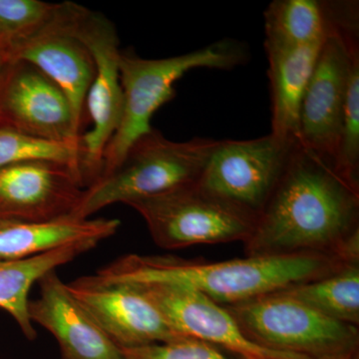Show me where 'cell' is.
Instances as JSON below:
<instances>
[{
	"mask_svg": "<svg viewBox=\"0 0 359 359\" xmlns=\"http://www.w3.org/2000/svg\"><path fill=\"white\" fill-rule=\"evenodd\" d=\"M244 245L247 257L320 254L359 264V190L297 142Z\"/></svg>",
	"mask_w": 359,
	"mask_h": 359,
	"instance_id": "obj_1",
	"label": "cell"
},
{
	"mask_svg": "<svg viewBox=\"0 0 359 359\" xmlns=\"http://www.w3.org/2000/svg\"><path fill=\"white\" fill-rule=\"evenodd\" d=\"M346 264L339 257L320 254L247 257L218 263L130 254L99 269L95 276L105 283L182 285L221 306H231L318 280Z\"/></svg>",
	"mask_w": 359,
	"mask_h": 359,
	"instance_id": "obj_2",
	"label": "cell"
},
{
	"mask_svg": "<svg viewBox=\"0 0 359 359\" xmlns=\"http://www.w3.org/2000/svg\"><path fill=\"white\" fill-rule=\"evenodd\" d=\"M248 59L245 45L233 39H223L198 50L163 59L142 58L134 52L121 50L122 117L105 149L100 177L114 171L135 142L153 129L151 118L176 95L174 84L180 78L197 68L233 69Z\"/></svg>",
	"mask_w": 359,
	"mask_h": 359,
	"instance_id": "obj_3",
	"label": "cell"
},
{
	"mask_svg": "<svg viewBox=\"0 0 359 359\" xmlns=\"http://www.w3.org/2000/svg\"><path fill=\"white\" fill-rule=\"evenodd\" d=\"M217 142L171 141L153 128L135 142L114 171L85 189L71 216L89 219L110 205H128L198 183Z\"/></svg>",
	"mask_w": 359,
	"mask_h": 359,
	"instance_id": "obj_4",
	"label": "cell"
},
{
	"mask_svg": "<svg viewBox=\"0 0 359 359\" xmlns=\"http://www.w3.org/2000/svg\"><path fill=\"white\" fill-rule=\"evenodd\" d=\"M250 340L309 359H358L356 325L328 318L280 290L223 306Z\"/></svg>",
	"mask_w": 359,
	"mask_h": 359,
	"instance_id": "obj_5",
	"label": "cell"
},
{
	"mask_svg": "<svg viewBox=\"0 0 359 359\" xmlns=\"http://www.w3.org/2000/svg\"><path fill=\"white\" fill-rule=\"evenodd\" d=\"M158 247L183 249L198 245L245 243L257 217L201 188L197 183L133 201Z\"/></svg>",
	"mask_w": 359,
	"mask_h": 359,
	"instance_id": "obj_6",
	"label": "cell"
},
{
	"mask_svg": "<svg viewBox=\"0 0 359 359\" xmlns=\"http://www.w3.org/2000/svg\"><path fill=\"white\" fill-rule=\"evenodd\" d=\"M297 142L273 133L252 140H218L197 184L257 218Z\"/></svg>",
	"mask_w": 359,
	"mask_h": 359,
	"instance_id": "obj_7",
	"label": "cell"
},
{
	"mask_svg": "<svg viewBox=\"0 0 359 359\" xmlns=\"http://www.w3.org/2000/svg\"><path fill=\"white\" fill-rule=\"evenodd\" d=\"M75 30L88 48L95 65V75L86 97L92 128L80 137V172L86 189L100 177L105 149L121 121V49L114 23L102 13L80 6Z\"/></svg>",
	"mask_w": 359,
	"mask_h": 359,
	"instance_id": "obj_8",
	"label": "cell"
},
{
	"mask_svg": "<svg viewBox=\"0 0 359 359\" xmlns=\"http://www.w3.org/2000/svg\"><path fill=\"white\" fill-rule=\"evenodd\" d=\"M358 23H339L321 46L302 98L297 140L334 164L349 75L359 56Z\"/></svg>",
	"mask_w": 359,
	"mask_h": 359,
	"instance_id": "obj_9",
	"label": "cell"
},
{
	"mask_svg": "<svg viewBox=\"0 0 359 359\" xmlns=\"http://www.w3.org/2000/svg\"><path fill=\"white\" fill-rule=\"evenodd\" d=\"M0 130L43 140L80 144L67 97L43 73L13 61L0 82Z\"/></svg>",
	"mask_w": 359,
	"mask_h": 359,
	"instance_id": "obj_10",
	"label": "cell"
},
{
	"mask_svg": "<svg viewBox=\"0 0 359 359\" xmlns=\"http://www.w3.org/2000/svg\"><path fill=\"white\" fill-rule=\"evenodd\" d=\"M79 6L69 1L57 4L51 20L36 34L9 51L13 61L29 63L57 85L67 97L81 131L95 65L75 30Z\"/></svg>",
	"mask_w": 359,
	"mask_h": 359,
	"instance_id": "obj_11",
	"label": "cell"
},
{
	"mask_svg": "<svg viewBox=\"0 0 359 359\" xmlns=\"http://www.w3.org/2000/svg\"><path fill=\"white\" fill-rule=\"evenodd\" d=\"M68 290L120 348L172 341L180 334L136 285L101 282L95 276L68 283Z\"/></svg>",
	"mask_w": 359,
	"mask_h": 359,
	"instance_id": "obj_12",
	"label": "cell"
},
{
	"mask_svg": "<svg viewBox=\"0 0 359 359\" xmlns=\"http://www.w3.org/2000/svg\"><path fill=\"white\" fill-rule=\"evenodd\" d=\"M85 190L76 168L32 161L0 168V222H41L70 216Z\"/></svg>",
	"mask_w": 359,
	"mask_h": 359,
	"instance_id": "obj_13",
	"label": "cell"
},
{
	"mask_svg": "<svg viewBox=\"0 0 359 359\" xmlns=\"http://www.w3.org/2000/svg\"><path fill=\"white\" fill-rule=\"evenodd\" d=\"M134 285L154 302L184 337L208 342L243 359H309L257 346L243 334L223 306L197 290L166 283Z\"/></svg>",
	"mask_w": 359,
	"mask_h": 359,
	"instance_id": "obj_14",
	"label": "cell"
},
{
	"mask_svg": "<svg viewBox=\"0 0 359 359\" xmlns=\"http://www.w3.org/2000/svg\"><path fill=\"white\" fill-rule=\"evenodd\" d=\"M39 283V297L28 304L29 318L55 337L61 359H123L121 348L71 294L56 271Z\"/></svg>",
	"mask_w": 359,
	"mask_h": 359,
	"instance_id": "obj_15",
	"label": "cell"
},
{
	"mask_svg": "<svg viewBox=\"0 0 359 359\" xmlns=\"http://www.w3.org/2000/svg\"><path fill=\"white\" fill-rule=\"evenodd\" d=\"M117 219H79L73 216L41 222H0V259L39 256L67 245L99 243L119 229Z\"/></svg>",
	"mask_w": 359,
	"mask_h": 359,
	"instance_id": "obj_16",
	"label": "cell"
},
{
	"mask_svg": "<svg viewBox=\"0 0 359 359\" xmlns=\"http://www.w3.org/2000/svg\"><path fill=\"white\" fill-rule=\"evenodd\" d=\"M323 42L299 47H266L271 99V133L297 139L302 98Z\"/></svg>",
	"mask_w": 359,
	"mask_h": 359,
	"instance_id": "obj_17",
	"label": "cell"
},
{
	"mask_svg": "<svg viewBox=\"0 0 359 359\" xmlns=\"http://www.w3.org/2000/svg\"><path fill=\"white\" fill-rule=\"evenodd\" d=\"M96 245L85 243L26 259H0V309L13 316L26 339H36V332L28 313V295L32 285L46 273L74 261Z\"/></svg>",
	"mask_w": 359,
	"mask_h": 359,
	"instance_id": "obj_18",
	"label": "cell"
},
{
	"mask_svg": "<svg viewBox=\"0 0 359 359\" xmlns=\"http://www.w3.org/2000/svg\"><path fill=\"white\" fill-rule=\"evenodd\" d=\"M264 15V47L321 43L332 32L330 1L275 0Z\"/></svg>",
	"mask_w": 359,
	"mask_h": 359,
	"instance_id": "obj_19",
	"label": "cell"
},
{
	"mask_svg": "<svg viewBox=\"0 0 359 359\" xmlns=\"http://www.w3.org/2000/svg\"><path fill=\"white\" fill-rule=\"evenodd\" d=\"M280 292L328 318L359 325V264H346L330 275Z\"/></svg>",
	"mask_w": 359,
	"mask_h": 359,
	"instance_id": "obj_20",
	"label": "cell"
},
{
	"mask_svg": "<svg viewBox=\"0 0 359 359\" xmlns=\"http://www.w3.org/2000/svg\"><path fill=\"white\" fill-rule=\"evenodd\" d=\"M81 154V143L43 140L0 130V168L32 161H47L70 165L80 172Z\"/></svg>",
	"mask_w": 359,
	"mask_h": 359,
	"instance_id": "obj_21",
	"label": "cell"
},
{
	"mask_svg": "<svg viewBox=\"0 0 359 359\" xmlns=\"http://www.w3.org/2000/svg\"><path fill=\"white\" fill-rule=\"evenodd\" d=\"M57 4L40 0H0V44L11 50L51 20Z\"/></svg>",
	"mask_w": 359,
	"mask_h": 359,
	"instance_id": "obj_22",
	"label": "cell"
},
{
	"mask_svg": "<svg viewBox=\"0 0 359 359\" xmlns=\"http://www.w3.org/2000/svg\"><path fill=\"white\" fill-rule=\"evenodd\" d=\"M334 168L349 185L359 190V56L351 65Z\"/></svg>",
	"mask_w": 359,
	"mask_h": 359,
	"instance_id": "obj_23",
	"label": "cell"
},
{
	"mask_svg": "<svg viewBox=\"0 0 359 359\" xmlns=\"http://www.w3.org/2000/svg\"><path fill=\"white\" fill-rule=\"evenodd\" d=\"M121 351L123 359H243L231 358L219 347L188 337Z\"/></svg>",
	"mask_w": 359,
	"mask_h": 359,
	"instance_id": "obj_24",
	"label": "cell"
},
{
	"mask_svg": "<svg viewBox=\"0 0 359 359\" xmlns=\"http://www.w3.org/2000/svg\"><path fill=\"white\" fill-rule=\"evenodd\" d=\"M13 61L9 49L0 44V82H1L4 73H6L7 68Z\"/></svg>",
	"mask_w": 359,
	"mask_h": 359,
	"instance_id": "obj_25",
	"label": "cell"
}]
</instances>
